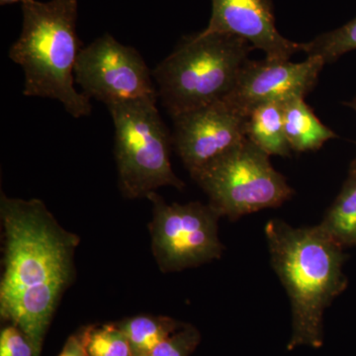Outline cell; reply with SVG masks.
<instances>
[{
  "label": "cell",
  "mask_w": 356,
  "mask_h": 356,
  "mask_svg": "<svg viewBox=\"0 0 356 356\" xmlns=\"http://www.w3.org/2000/svg\"><path fill=\"white\" fill-rule=\"evenodd\" d=\"M3 243L0 317L27 337L41 356L44 337L65 291L76 278L81 238L67 231L46 204L0 197Z\"/></svg>",
  "instance_id": "6da1fadb"
},
{
  "label": "cell",
  "mask_w": 356,
  "mask_h": 356,
  "mask_svg": "<svg viewBox=\"0 0 356 356\" xmlns=\"http://www.w3.org/2000/svg\"><path fill=\"white\" fill-rule=\"evenodd\" d=\"M274 271L289 296L292 337L287 350L322 348L325 309L346 289L343 247L321 228H294L280 219L266 229Z\"/></svg>",
  "instance_id": "7a4b0ae2"
},
{
  "label": "cell",
  "mask_w": 356,
  "mask_h": 356,
  "mask_svg": "<svg viewBox=\"0 0 356 356\" xmlns=\"http://www.w3.org/2000/svg\"><path fill=\"white\" fill-rule=\"evenodd\" d=\"M77 8L76 0L24 2L22 31L8 56L24 72L23 95L58 100L74 118H83L90 115L92 105L74 86L83 50L76 33Z\"/></svg>",
  "instance_id": "3957f363"
},
{
  "label": "cell",
  "mask_w": 356,
  "mask_h": 356,
  "mask_svg": "<svg viewBox=\"0 0 356 356\" xmlns=\"http://www.w3.org/2000/svg\"><path fill=\"white\" fill-rule=\"evenodd\" d=\"M252 44L234 35L202 31L184 39L153 76L170 116L224 100L235 88Z\"/></svg>",
  "instance_id": "277c9868"
},
{
  "label": "cell",
  "mask_w": 356,
  "mask_h": 356,
  "mask_svg": "<svg viewBox=\"0 0 356 356\" xmlns=\"http://www.w3.org/2000/svg\"><path fill=\"white\" fill-rule=\"evenodd\" d=\"M114 124V154L119 186L128 199L147 198L159 187L184 188L170 163V137L156 102L107 107Z\"/></svg>",
  "instance_id": "5b68a950"
},
{
  "label": "cell",
  "mask_w": 356,
  "mask_h": 356,
  "mask_svg": "<svg viewBox=\"0 0 356 356\" xmlns=\"http://www.w3.org/2000/svg\"><path fill=\"white\" fill-rule=\"evenodd\" d=\"M193 179L209 196L221 216L232 221L291 198L293 189L274 170L268 154L248 139L201 170Z\"/></svg>",
  "instance_id": "8992f818"
},
{
  "label": "cell",
  "mask_w": 356,
  "mask_h": 356,
  "mask_svg": "<svg viewBox=\"0 0 356 356\" xmlns=\"http://www.w3.org/2000/svg\"><path fill=\"white\" fill-rule=\"evenodd\" d=\"M147 198L153 205L149 229L152 252L161 273H177L219 259L221 214L200 202L168 204L156 191Z\"/></svg>",
  "instance_id": "52a82bcc"
},
{
  "label": "cell",
  "mask_w": 356,
  "mask_h": 356,
  "mask_svg": "<svg viewBox=\"0 0 356 356\" xmlns=\"http://www.w3.org/2000/svg\"><path fill=\"white\" fill-rule=\"evenodd\" d=\"M139 51L108 33L83 48L77 58L74 79L84 95L106 107L137 102H158V88Z\"/></svg>",
  "instance_id": "ba28073f"
},
{
  "label": "cell",
  "mask_w": 356,
  "mask_h": 356,
  "mask_svg": "<svg viewBox=\"0 0 356 356\" xmlns=\"http://www.w3.org/2000/svg\"><path fill=\"white\" fill-rule=\"evenodd\" d=\"M172 119V144L192 178L247 140V117L224 100Z\"/></svg>",
  "instance_id": "9c48e42d"
},
{
  "label": "cell",
  "mask_w": 356,
  "mask_h": 356,
  "mask_svg": "<svg viewBox=\"0 0 356 356\" xmlns=\"http://www.w3.org/2000/svg\"><path fill=\"white\" fill-rule=\"evenodd\" d=\"M325 64L320 57H308L302 63L268 58L248 60L224 102L247 117L264 103L285 102L294 96L305 97L317 83Z\"/></svg>",
  "instance_id": "30bf717a"
},
{
  "label": "cell",
  "mask_w": 356,
  "mask_h": 356,
  "mask_svg": "<svg viewBox=\"0 0 356 356\" xmlns=\"http://www.w3.org/2000/svg\"><path fill=\"white\" fill-rule=\"evenodd\" d=\"M203 31L245 40L268 58L290 60L297 51H303V44L278 32L270 0H212V15Z\"/></svg>",
  "instance_id": "8fae6325"
},
{
  "label": "cell",
  "mask_w": 356,
  "mask_h": 356,
  "mask_svg": "<svg viewBox=\"0 0 356 356\" xmlns=\"http://www.w3.org/2000/svg\"><path fill=\"white\" fill-rule=\"evenodd\" d=\"M285 136L292 151H317L336 133L325 126L305 102L303 96H294L283 102Z\"/></svg>",
  "instance_id": "7c38bea8"
},
{
  "label": "cell",
  "mask_w": 356,
  "mask_h": 356,
  "mask_svg": "<svg viewBox=\"0 0 356 356\" xmlns=\"http://www.w3.org/2000/svg\"><path fill=\"white\" fill-rule=\"evenodd\" d=\"M284 102L264 103L248 114L245 134L250 142L270 156H291L284 130Z\"/></svg>",
  "instance_id": "4fadbf2b"
},
{
  "label": "cell",
  "mask_w": 356,
  "mask_h": 356,
  "mask_svg": "<svg viewBox=\"0 0 356 356\" xmlns=\"http://www.w3.org/2000/svg\"><path fill=\"white\" fill-rule=\"evenodd\" d=\"M127 337L132 356H147L184 324L165 316L139 315L117 323Z\"/></svg>",
  "instance_id": "5bb4252c"
},
{
  "label": "cell",
  "mask_w": 356,
  "mask_h": 356,
  "mask_svg": "<svg viewBox=\"0 0 356 356\" xmlns=\"http://www.w3.org/2000/svg\"><path fill=\"white\" fill-rule=\"evenodd\" d=\"M325 233L341 247L356 245V173H351L322 222Z\"/></svg>",
  "instance_id": "9a60e30c"
},
{
  "label": "cell",
  "mask_w": 356,
  "mask_h": 356,
  "mask_svg": "<svg viewBox=\"0 0 356 356\" xmlns=\"http://www.w3.org/2000/svg\"><path fill=\"white\" fill-rule=\"evenodd\" d=\"M79 331L88 356H132L127 337L117 323L88 325Z\"/></svg>",
  "instance_id": "2e32d148"
},
{
  "label": "cell",
  "mask_w": 356,
  "mask_h": 356,
  "mask_svg": "<svg viewBox=\"0 0 356 356\" xmlns=\"http://www.w3.org/2000/svg\"><path fill=\"white\" fill-rule=\"evenodd\" d=\"M355 49L356 19L339 29L325 33L313 41L303 44V51L308 57H320L325 64Z\"/></svg>",
  "instance_id": "e0dca14e"
},
{
  "label": "cell",
  "mask_w": 356,
  "mask_h": 356,
  "mask_svg": "<svg viewBox=\"0 0 356 356\" xmlns=\"http://www.w3.org/2000/svg\"><path fill=\"white\" fill-rule=\"evenodd\" d=\"M200 341L198 330L193 325L184 324L147 356H191Z\"/></svg>",
  "instance_id": "ac0fdd59"
},
{
  "label": "cell",
  "mask_w": 356,
  "mask_h": 356,
  "mask_svg": "<svg viewBox=\"0 0 356 356\" xmlns=\"http://www.w3.org/2000/svg\"><path fill=\"white\" fill-rule=\"evenodd\" d=\"M0 356H34L31 344L15 325L6 324L0 332Z\"/></svg>",
  "instance_id": "d6986e66"
},
{
  "label": "cell",
  "mask_w": 356,
  "mask_h": 356,
  "mask_svg": "<svg viewBox=\"0 0 356 356\" xmlns=\"http://www.w3.org/2000/svg\"><path fill=\"white\" fill-rule=\"evenodd\" d=\"M58 356H88L81 331L69 337Z\"/></svg>",
  "instance_id": "ffe728a7"
},
{
  "label": "cell",
  "mask_w": 356,
  "mask_h": 356,
  "mask_svg": "<svg viewBox=\"0 0 356 356\" xmlns=\"http://www.w3.org/2000/svg\"><path fill=\"white\" fill-rule=\"evenodd\" d=\"M27 1H29V0H0V4L7 6V4L17 3V2H21V4H23Z\"/></svg>",
  "instance_id": "44dd1931"
},
{
  "label": "cell",
  "mask_w": 356,
  "mask_h": 356,
  "mask_svg": "<svg viewBox=\"0 0 356 356\" xmlns=\"http://www.w3.org/2000/svg\"><path fill=\"white\" fill-rule=\"evenodd\" d=\"M350 106L356 110V99L350 103ZM350 172L356 173V159L353 161V165H351Z\"/></svg>",
  "instance_id": "7402d4cb"
}]
</instances>
